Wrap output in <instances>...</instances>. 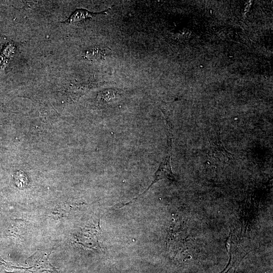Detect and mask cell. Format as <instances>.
Returning a JSON list of instances; mask_svg holds the SVG:
<instances>
[{
    "label": "cell",
    "instance_id": "2",
    "mask_svg": "<svg viewBox=\"0 0 273 273\" xmlns=\"http://www.w3.org/2000/svg\"><path fill=\"white\" fill-rule=\"evenodd\" d=\"M226 246L229 253L230 259L228 265L221 273H228L233 268L235 269L248 254L238 243L237 238L233 236L230 235L226 241Z\"/></svg>",
    "mask_w": 273,
    "mask_h": 273
},
{
    "label": "cell",
    "instance_id": "4",
    "mask_svg": "<svg viewBox=\"0 0 273 273\" xmlns=\"http://www.w3.org/2000/svg\"><path fill=\"white\" fill-rule=\"evenodd\" d=\"M90 51H89L88 52L92 54L93 53V54H95V53H96V54H100V53H101V50L99 49H93ZM86 56H88L90 58H96V59H99V58L100 57L101 58V57L103 56V55H86Z\"/></svg>",
    "mask_w": 273,
    "mask_h": 273
},
{
    "label": "cell",
    "instance_id": "1",
    "mask_svg": "<svg viewBox=\"0 0 273 273\" xmlns=\"http://www.w3.org/2000/svg\"><path fill=\"white\" fill-rule=\"evenodd\" d=\"M167 125L168 127V152L166 154V156L160 165L158 169L155 173L154 179L148 188L141 194H140L129 202L126 203V205L132 203L133 202L135 201L138 198L142 196L147 191H148V190L154 184L158 181L159 180L167 178L171 180H175V177L172 173L171 166V134L170 128H169L168 124L167 123Z\"/></svg>",
    "mask_w": 273,
    "mask_h": 273
},
{
    "label": "cell",
    "instance_id": "3",
    "mask_svg": "<svg viewBox=\"0 0 273 273\" xmlns=\"http://www.w3.org/2000/svg\"><path fill=\"white\" fill-rule=\"evenodd\" d=\"M111 8H109L107 10L99 13H94L89 12L86 10L83 9H79L76 10L69 17L68 20L65 22L70 24H78L86 20L92 18L99 14H107L106 12L110 10Z\"/></svg>",
    "mask_w": 273,
    "mask_h": 273
}]
</instances>
